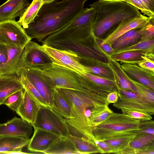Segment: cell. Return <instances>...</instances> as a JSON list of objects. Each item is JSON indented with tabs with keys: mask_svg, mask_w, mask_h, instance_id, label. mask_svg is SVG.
<instances>
[{
	"mask_svg": "<svg viewBox=\"0 0 154 154\" xmlns=\"http://www.w3.org/2000/svg\"><path fill=\"white\" fill-rule=\"evenodd\" d=\"M29 0H8L0 6V22L21 16L30 5Z\"/></svg>",
	"mask_w": 154,
	"mask_h": 154,
	"instance_id": "18",
	"label": "cell"
},
{
	"mask_svg": "<svg viewBox=\"0 0 154 154\" xmlns=\"http://www.w3.org/2000/svg\"><path fill=\"white\" fill-rule=\"evenodd\" d=\"M113 106L118 109H126L139 111L148 113L151 115L154 114V110L142 105L133 100L119 97L117 101Z\"/></svg>",
	"mask_w": 154,
	"mask_h": 154,
	"instance_id": "29",
	"label": "cell"
},
{
	"mask_svg": "<svg viewBox=\"0 0 154 154\" xmlns=\"http://www.w3.org/2000/svg\"><path fill=\"white\" fill-rule=\"evenodd\" d=\"M141 35L139 42H146L154 39V17H152L144 26L139 28Z\"/></svg>",
	"mask_w": 154,
	"mask_h": 154,
	"instance_id": "37",
	"label": "cell"
},
{
	"mask_svg": "<svg viewBox=\"0 0 154 154\" xmlns=\"http://www.w3.org/2000/svg\"><path fill=\"white\" fill-rule=\"evenodd\" d=\"M40 70L48 78L54 88L68 89L86 93H96L88 78L71 69L52 63Z\"/></svg>",
	"mask_w": 154,
	"mask_h": 154,
	"instance_id": "4",
	"label": "cell"
},
{
	"mask_svg": "<svg viewBox=\"0 0 154 154\" xmlns=\"http://www.w3.org/2000/svg\"><path fill=\"white\" fill-rule=\"evenodd\" d=\"M7 58V53L5 46L0 44V75H2L4 65Z\"/></svg>",
	"mask_w": 154,
	"mask_h": 154,
	"instance_id": "44",
	"label": "cell"
},
{
	"mask_svg": "<svg viewBox=\"0 0 154 154\" xmlns=\"http://www.w3.org/2000/svg\"><path fill=\"white\" fill-rule=\"evenodd\" d=\"M23 73L49 107L53 104L51 90L54 88L48 78L38 69L22 68Z\"/></svg>",
	"mask_w": 154,
	"mask_h": 154,
	"instance_id": "12",
	"label": "cell"
},
{
	"mask_svg": "<svg viewBox=\"0 0 154 154\" xmlns=\"http://www.w3.org/2000/svg\"><path fill=\"white\" fill-rule=\"evenodd\" d=\"M139 29H132L120 36L111 45L112 48L116 50L134 45L139 42L141 37Z\"/></svg>",
	"mask_w": 154,
	"mask_h": 154,
	"instance_id": "26",
	"label": "cell"
},
{
	"mask_svg": "<svg viewBox=\"0 0 154 154\" xmlns=\"http://www.w3.org/2000/svg\"><path fill=\"white\" fill-rule=\"evenodd\" d=\"M78 58L80 62L88 69L90 73L115 81L113 73L109 64L94 59Z\"/></svg>",
	"mask_w": 154,
	"mask_h": 154,
	"instance_id": "21",
	"label": "cell"
},
{
	"mask_svg": "<svg viewBox=\"0 0 154 154\" xmlns=\"http://www.w3.org/2000/svg\"><path fill=\"white\" fill-rule=\"evenodd\" d=\"M43 153L80 154L74 143L69 137H60Z\"/></svg>",
	"mask_w": 154,
	"mask_h": 154,
	"instance_id": "25",
	"label": "cell"
},
{
	"mask_svg": "<svg viewBox=\"0 0 154 154\" xmlns=\"http://www.w3.org/2000/svg\"><path fill=\"white\" fill-rule=\"evenodd\" d=\"M154 52L149 53L145 56L144 59L138 65L143 68L154 72Z\"/></svg>",
	"mask_w": 154,
	"mask_h": 154,
	"instance_id": "43",
	"label": "cell"
},
{
	"mask_svg": "<svg viewBox=\"0 0 154 154\" xmlns=\"http://www.w3.org/2000/svg\"><path fill=\"white\" fill-rule=\"evenodd\" d=\"M95 37L54 40L42 44L72 52L79 58L94 59L109 64L110 57L101 52L95 45Z\"/></svg>",
	"mask_w": 154,
	"mask_h": 154,
	"instance_id": "7",
	"label": "cell"
},
{
	"mask_svg": "<svg viewBox=\"0 0 154 154\" xmlns=\"http://www.w3.org/2000/svg\"><path fill=\"white\" fill-rule=\"evenodd\" d=\"M109 64L113 73L115 81L118 88L140 94L135 85L128 79L127 75L122 69L118 62L110 58Z\"/></svg>",
	"mask_w": 154,
	"mask_h": 154,
	"instance_id": "23",
	"label": "cell"
},
{
	"mask_svg": "<svg viewBox=\"0 0 154 154\" xmlns=\"http://www.w3.org/2000/svg\"><path fill=\"white\" fill-rule=\"evenodd\" d=\"M70 105L75 117L65 119L71 135L96 144L93 134L95 126L90 119L91 112L101 106L108 105L106 97L96 93H86L66 88H57Z\"/></svg>",
	"mask_w": 154,
	"mask_h": 154,
	"instance_id": "2",
	"label": "cell"
},
{
	"mask_svg": "<svg viewBox=\"0 0 154 154\" xmlns=\"http://www.w3.org/2000/svg\"><path fill=\"white\" fill-rule=\"evenodd\" d=\"M113 112L108 105H105L93 111L91 114L90 119L95 126Z\"/></svg>",
	"mask_w": 154,
	"mask_h": 154,
	"instance_id": "35",
	"label": "cell"
},
{
	"mask_svg": "<svg viewBox=\"0 0 154 154\" xmlns=\"http://www.w3.org/2000/svg\"><path fill=\"white\" fill-rule=\"evenodd\" d=\"M69 137L74 143L76 149L80 154L103 153L102 150L96 144L84 141L71 135Z\"/></svg>",
	"mask_w": 154,
	"mask_h": 154,
	"instance_id": "32",
	"label": "cell"
},
{
	"mask_svg": "<svg viewBox=\"0 0 154 154\" xmlns=\"http://www.w3.org/2000/svg\"><path fill=\"white\" fill-rule=\"evenodd\" d=\"M41 106L24 89L22 101L16 112L22 119L32 126L35 122Z\"/></svg>",
	"mask_w": 154,
	"mask_h": 154,
	"instance_id": "17",
	"label": "cell"
},
{
	"mask_svg": "<svg viewBox=\"0 0 154 154\" xmlns=\"http://www.w3.org/2000/svg\"><path fill=\"white\" fill-rule=\"evenodd\" d=\"M33 135L28 145L31 152L42 153L46 150L60 137L41 128L33 127Z\"/></svg>",
	"mask_w": 154,
	"mask_h": 154,
	"instance_id": "15",
	"label": "cell"
},
{
	"mask_svg": "<svg viewBox=\"0 0 154 154\" xmlns=\"http://www.w3.org/2000/svg\"><path fill=\"white\" fill-rule=\"evenodd\" d=\"M124 2L132 5L141 11L144 15L148 17H154V13L149 9L146 5L141 0H124Z\"/></svg>",
	"mask_w": 154,
	"mask_h": 154,
	"instance_id": "40",
	"label": "cell"
},
{
	"mask_svg": "<svg viewBox=\"0 0 154 154\" xmlns=\"http://www.w3.org/2000/svg\"><path fill=\"white\" fill-rule=\"evenodd\" d=\"M88 0L55 1L43 4L33 22L24 29L32 39L42 42L76 17L85 9Z\"/></svg>",
	"mask_w": 154,
	"mask_h": 154,
	"instance_id": "1",
	"label": "cell"
},
{
	"mask_svg": "<svg viewBox=\"0 0 154 154\" xmlns=\"http://www.w3.org/2000/svg\"><path fill=\"white\" fill-rule=\"evenodd\" d=\"M106 1L110 2H119V1H124V0H103Z\"/></svg>",
	"mask_w": 154,
	"mask_h": 154,
	"instance_id": "49",
	"label": "cell"
},
{
	"mask_svg": "<svg viewBox=\"0 0 154 154\" xmlns=\"http://www.w3.org/2000/svg\"><path fill=\"white\" fill-rule=\"evenodd\" d=\"M30 140L19 137L0 136V153H28L23 152L22 150L28 145Z\"/></svg>",
	"mask_w": 154,
	"mask_h": 154,
	"instance_id": "20",
	"label": "cell"
},
{
	"mask_svg": "<svg viewBox=\"0 0 154 154\" xmlns=\"http://www.w3.org/2000/svg\"><path fill=\"white\" fill-rule=\"evenodd\" d=\"M128 78L135 85L141 94L150 102L154 103V90L147 86L131 79L128 75Z\"/></svg>",
	"mask_w": 154,
	"mask_h": 154,
	"instance_id": "38",
	"label": "cell"
},
{
	"mask_svg": "<svg viewBox=\"0 0 154 154\" xmlns=\"http://www.w3.org/2000/svg\"><path fill=\"white\" fill-rule=\"evenodd\" d=\"M152 13H154V0H141Z\"/></svg>",
	"mask_w": 154,
	"mask_h": 154,
	"instance_id": "47",
	"label": "cell"
},
{
	"mask_svg": "<svg viewBox=\"0 0 154 154\" xmlns=\"http://www.w3.org/2000/svg\"><path fill=\"white\" fill-rule=\"evenodd\" d=\"M95 144L102 150L103 153H112V151L110 147L103 140H96Z\"/></svg>",
	"mask_w": 154,
	"mask_h": 154,
	"instance_id": "45",
	"label": "cell"
},
{
	"mask_svg": "<svg viewBox=\"0 0 154 154\" xmlns=\"http://www.w3.org/2000/svg\"><path fill=\"white\" fill-rule=\"evenodd\" d=\"M56 0H42L43 4L51 2Z\"/></svg>",
	"mask_w": 154,
	"mask_h": 154,
	"instance_id": "48",
	"label": "cell"
},
{
	"mask_svg": "<svg viewBox=\"0 0 154 154\" xmlns=\"http://www.w3.org/2000/svg\"><path fill=\"white\" fill-rule=\"evenodd\" d=\"M15 20L0 22V44L23 48L32 40Z\"/></svg>",
	"mask_w": 154,
	"mask_h": 154,
	"instance_id": "9",
	"label": "cell"
},
{
	"mask_svg": "<svg viewBox=\"0 0 154 154\" xmlns=\"http://www.w3.org/2000/svg\"><path fill=\"white\" fill-rule=\"evenodd\" d=\"M96 11L94 8H85L74 20L60 30L46 37L42 43L94 37L93 26Z\"/></svg>",
	"mask_w": 154,
	"mask_h": 154,
	"instance_id": "6",
	"label": "cell"
},
{
	"mask_svg": "<svg viewBox=\"0 0 154 154\" xmlns=\"http://www.w3.org/2000/svg\"><path fill=\"white\" fill-rule=\"evenodd\" d=\"M89 6L96 11L93 32L95 37L99 38L109 34L122 21L141 14L136 8L124 1L99 0Z\"/></svg>",
	"mask_w": 154,
	"mask_h": 154,
	"instance_id": "3",
	"label": "cell"
},
{
	"mask_svg": "<svg viewBox=\"0 0 154 154\" xmlns=\"http://www.w3.org/2000/svg\"><path fill=\"white\" fill-rule=\"evenodd\" d=\"M23 88L30 95L42 106L49 107L41 97L37 90L23 73L22 69L17 74Z\"/></svg>",
	"mask_w": 154,
	"mask_h": 154,
	"instance_id": "30",
	"label": "cell"
},
{
	"mask_svg": "<svg viewBox=\"0 0 154 154\" xmlns=\"http://www.w3.org/2000/svg\"><path fill=\"white\" fill-rule=\"evenodd\" d=\"M122 113L132 118L138 119L141 121L151 120L152 117L150 114L139 111L121 109Z\"/></svg>",
	"mask_w": 154,
	"mask_h": 154,
	"instance_id": "39",
	"label": "cell"
},
{
	"mask_svg": "<svg viewBox=\"0 0 154 154\" xmlns=\"http://www.w3.org/2000/svg\"><path fill=\"white\" fill-rule=\"evenodd\" d=\"M23 87L16 74L0 75V105L10 94Z\"/></svg>",
	"mask_w": 154,
	"mask_h": 154,
	"instance_id": "22",
	"label": "cell"
},
{
	"mask_svg": "<svg viewBox=\"0 0 154 154\" xmlns=\"http://www.w3.org/2000/svg\"><path fill=\"white\" fill-rule=\"evenodd\" d=\"M121 66L131 79L154 90V72L139 66L137 64L122 63Z\"/></svg>",
	"mask_w": 154,
	"mask_h": 154,
	"instance_id": "16",
	"label": "cell"
},
{
	"mask_svg": "<svg viewBox=\"0 0 154 154\" xmlns=\"http://www.w3.org/2000/svg\"><path fill=\"white\" fill-rule=\"evenodd\" d=\"M149 53L140 51H130L113 54L110 58L118 62L138 64L144 60L145 56Z\"/></svg>",
	"mask_w": 154,
	"mask_h": 154,
	"instance_id": "27",
	"label": "cell"
},
{
	"mask_svg": "<svg viewBox=\"0 0 154 154\" xmlns=\"http://www.w3.org/2000/svg\"><path fill=\"white\" fill-rule=\"evenodd\" d=\"M53 104L51 107L65 119L75 117L70 105L63 96L56 88L51 90Z\"/></svg>",
	"mask_w": 154,
	"mask_h": 154,
	"instance_id": "24",
	"label": "cell"
},
{
	"mask_svg": "<svg viewBox=\"0 0 154 154\" xmlns=\"http://www.w3.org/2000/svg\"><path fill=\"white\" fill-rule=\"evenodd\" d=\"M118 99V92L116 91L110 92L107 94L106 97V100L109 103H116Z\"/></svg>",
	"mask_w": 154,
	"mask_h": 154,
	"instance_id": "46",
	"label": "cell"
},
{
	"mask_svg": "<svg viewBox=\"0 0 154 154\" xmlns=\"http://www.w3.org/2000/svg\"><path fill=\"white\" fill-rule=\"evenodd\" d=\"M40 46L41 45L31 40L26 44L22 55V68L40 70L52 63L51 59L42 50Z\"/></svg>",
	"mask_w": 154,
	"mask_h": 154,
	"instance_id": "11",
	"label": "cell"
},
{
	"mask_svg": "<svg viewBox=\"0 0 154 154\" xmlns=\"http://www.w3.org/2000/svg\"><path fill=\"white\" fill-rule=\"evenodd\" d=\"M24 90V88L20 89L10 94L4 100L3 104L16 112L22 101Z\"/></svg>",
	"mask_w": 154,
	"mask_h": 154,
	"instance_id": "36",
	"label": "cell"
},
{
	"mask_svg": "<svg viewBox=\"0 0 154 154\" xmlns=\"http://www.w3.org/2000/svg\"><path fill=\"white\" fill-rule=\"evenodd\" d=\"M128 146L137 150L154 146V135L138 134L129 142Z\"/></svg>",
	"mask_w": 154,
	"mask_h": 154,
	"instance_id": "31",
	"label": "cell"
},
{
	"mask_svg": "<svg viewBox=\"0 0 154 154\" xmlns=\"http://www.w3.org/2000/svg\"><path fill=\"white\" fill-rule=\"evenodd\" d=\"M141 121L122 113L113 112L95 127L93 134L98 140L123 135H137Z\"/></svg>",
	"mask_w": 154,
	"mask_h": 154,
	"instance_id": "5",
	"label": "cell"
},
{
	"mask_svg": "<svg viewBox=\"0 0 154 154\" xmlns=\"http://www.w3.org/2000/svg\"><path fill=\"white\" fill-rule=\"evenodd\" d=\"M32 126L21 118L15 117L7 122L0 123V136L17 137L26 139L32 132Z\"/></svg>",
	"mask_w": 154,
	"mask_h": 154,
	"instance_id": "13",
	"label": "cell"
},
{
	"mask_svg": "<svg viewBox=\"0 0 154 154\" xmlns=\"http://www.w3.org/2000/svg\"><path fill=\"white\" fill-rule=\"evenodd\" d=\"M136 135H131L117 136L103 141L111 148L112 153L116 154L128 146L129 142Z\"/></svg>",
	"mask_w": 154,
	"mask_h": 154,
	"instance_id": "33",
	"label": "cell"
},
{
	"mask_svg": "<svg viewBox=\"0 0 154 154\" xmlns=\"http://www.w3.org/2000/svg\"><path fill=\"white\" fill-rule=\"evenodd\" d=\"M32 126L60 137H68L71 135L65 119L50 107L41 106Z\"/></svg>",
	"mask_w": 154,
	"mask_h": 154,
	"instance_id": "8",
	"label": "cell"
},
{
	"mask_svg": "<svg viewBox=\"0 0 154 154\" xmlns=\"http://www.w3.org/2000/svg\"><path fill=\"white\" fill-rule=\"evenodd\" d=\"M134 51H140L148 52H154V39L146 42H139L134 45L114 50L113 54L123 52Z\"/></svg>",
	"mask_w": 154,
	"mask_h": 154,
	"instance_id": "34",
	"label": "cell"
},
{
	"mask_svg": "<svg viewBox=\"0 0 154 154\" xmlns=\"http://www.w3.org/2000/svg\"><path fill=\"white\" fill-rule=\"evenodd\" d=\"M43 4L42 0H33L23 15L20 17L18 23L24 29L33 22Z\"/></svg>",
	"mask_w": 154,
	"mask_h": 154,
	"instance_id": "28",
	"label": "cell"
},
{
	"mask_svg": "<svg viewBox=\"0 0 154 154\" xmlns=\"http://www.w3.org/2000/svg\"><path fill=\"white\" fill-rule=\"evenodd\" d=\"M151 18L140 14L135 17L122 21L114 31L103 39V43L111 45L116 39L125 32L144 26Z\"/></svg>",
	"mask_w": 154,
	"mask_h": 154,
	"instance_id": "14",
	"label": "cell"
},
{
	"mask_svg": "<svg viewBox=\"0 0 154 154\" xmlns=\"http://www.w3.org/2000/svg\"><path fill=\"white\" fill-rule=\"evenodd\" d=\"M41 48L48 56L52 62L67 68L81 74L89 72L88 69L79 62L75 54L66 51L57 49L42 44Z\"/></svg>",
	"mask_w": 154,
	"mask_h": 154,
	"instance_id": "10",
	"label": "cell"
},
{
	"mask_svg": "<svg viewBox=\"0 0 154 154\" xmlns=\"http://www.w3.org/2000/svg\"><path fill=\"white\" fill-rule=\"evenodd\" d=\"M94 42L100 50L109 57L112 55L114 50L111 45L103 43V39L95 37Z\"/></svg>",
	"mask_w": 154,
	"mask_h": 154,
	"instance_id": "41",
	"label": "cell"
},
{
	"mask_svg": "<svg viewBox=\"0 0 154 154\" xmlns=\"http://www.w3.org/2000/svg\"><path fill=\"white\" fill-rule=\"evenodd\" d=\"M138 134H149L154 135V122L150 120L141 121Z\"/></svg>",
	"mask_w": 154,
	"mask_h": 154,
	"instance_id": "42",
	"label": "cell"
},
{
	"mask_svg": "<svg viewBox=\"0 0 154 154\" xmlns=\"http://www.w3.org/2000/svg\"><path fill=\"white\" fill-rule=\"evenodd\" d=\"M4 45L7 51L8 58L4 65L2 75L17 74L22 68L21 57L24 48Z\"/></svg>",
	"mask_w": 154,
	"mask_h": 154,
	"instance_id": "19",
	"label": "cell"
}]
</instances>
